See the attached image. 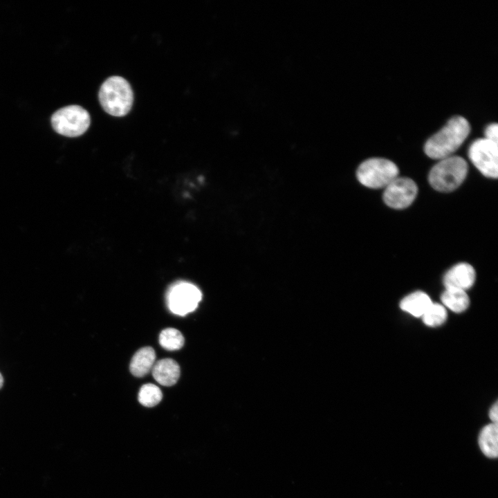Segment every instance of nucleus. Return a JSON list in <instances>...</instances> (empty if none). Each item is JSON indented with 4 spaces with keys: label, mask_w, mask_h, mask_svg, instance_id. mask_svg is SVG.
<instances>
[{
    "label": "nucleus",
    "mask_w": 498,
    "mask_h": 498,
    "mask_svg": "<svg viewBox=\"0 0 498 498\" xmlns=\"http://www.w3.org/2000/svg\"><path fill=\"white\" fill-rule=\"evenodd\" d=\"M470 131L468 121L461 116L452 117L437 133L430 138L424 145L427 156L441 160L456 151Z\"/></svg>",
    "instance_id": "f257e3e1"
},
{
    "label": "nucleus",
    "mask_w": 498,
    "mask_h": 498,
    "mask_svg": "<svg viewBox=\"0 0 498 498\" xmlns=\"http://www.w3.org/2000/svg\"><path fill=\"white\" fill-rule=\"evenodd\" d=\"M133 91L129 83L120 76H111L101 85L99 100L104 110L113 116H124L131 109Z\"/></svg>",
    "instance_id": "f03ea898"
},
{
    "label": "nucleus",
    "mask_w": 498,
    "mask_h": 498,
    "mask_svg": "<svg viewBox=\"0 0 498 498\" xmlns=\"http://www.w3.org/2000/svg\"><path fill=\"white\" fill-rule=\"evenodd\" d=\"M468 169L467 162L463 158L451 156L434 165L429 173L428 181L437 191L452 192L465 180Z\"/></svg>",
    "instance_id": "7ed1b4c3"
},
{
    "label": "nucleus",
    "mask_w": 498,
    "mask_h": 498,
    "mask_svg": "<svg viewBox=\"0 0 498 498\" xmlns=\"http://www.w3.org/2000/svg\"><path fill=\"white\" fill-rule=\"evenodd\" d=\"M399 169L392 161L372 158L362 162L356 171L359 182L369 188L386 187L398 177Z\"/></svg>",
    "instance_id": "20e7f679"
},
{
    "label": "nucleus",
    "mask_w": 498,
    "mask_h": 498,
    "mask_svg": "<svg viewBox=\"0 0 498 498\" xmlns=\"http://www.w3.org/2000/svg\"><path fill=\"white\" fill-rule=\"evenodd\" d=\"M88 111L78 105H70L57 110L51 118L55 131L67 137L83 134L90 125Z\"/></svg>",
    "instance_id": "39448f33"
},
{
    "label": "nucleus",
    "mask_w": 498,
    "mask_h": 498,
    "mask_svg": "<svg viewBox=\"0 0 498 498\" xmlns=\"http://www.w3.org/2000/svg\"><path fill=\"white\" fill-rule=\"evenodd\" d=\"M472 163L486 177L498 176V145L486 138L475 140L468 149Z\"/></svg>",
    "instance_id": "423d86ee"
},
{
    "label": "nucleus",
    "mask_w": 498,
    "mask_h": 498,
    "mask_svg": "<svg viewBox=\"0 0 498 498\" xmlns=\"http://www.w3.org/2000/svg\"><path fill=\"white\" fill-rule=\"evenodd\" d=\"M201 297V292L196 286L188 282H178L170 288L167 304L173 313L185 315L196 308Z\"/></svg>",
    "instance_id": "0eeeda50"
},
{
    "label": "nucleus",
    "mask_w": 498,
    "mask_h": 498,
    "mask_svg": "<svg viewBox=\"0 0 498 498\" xmlns=\"http://www.w3.org/2000/svg\"><path fill=\"white\" fill-rule=\"evenodd\" d=\"M417 193L418 187L413 180L397 177L385 187L383 200L390 208L403 209L413 203Z\"/></svg>",
    "instance_id": "6e6552de"
},
{
    "label": "nucleus",
    "mask_w": 498,
    "mask_h": 498,
    "mask_svg": "<svg viewBox=\"0 0 498 498\" xmlns=\"http://www.w3.org/2000/svg\"><path fill=\"white\" fill-rule=\"evenodd\" d=\"M476 273L474 268L468 263H459L448 270L443 277L445 288L465 290L472 286L475 282Z\"/></svg>",
    "instance_id": "1a4fd4ad"
},
{
    "label": "nucleus",
    "mask_w": 498,
    "mask_h": 498,
    "mask_svg": "<svg viewBox=\"0 0 498 498\" xmlns=\"http://www.w3.org/2000/svg\"><path fill=\"white\" fill-rule=\"evenodd\" d=\"M151 372L156 382L163 386L170 387L178 381L181 369L174 360L163 358L154 363Z\"/></svg>",
    "instance_id": "9d476101"
},
{
    "label": "nucleus",
    "mask_w": 498,
    "mask_h": 498,
    "mask_svg": "<svg viewBox=\"0 0 498 498\" xmlns=\"http://www.w3.org/2000/svg\"><path fill=\"white\" fill-rule=\"evenodd\" d=\"M156 353L151 347H145L138 349L131 358L129 369L136 377H143L150 371L155 363Z\"/></svg>",
    "instance_id": "9b49d317"
},
{
    "label": "nucleus",
    "mask_w": 498,
    "mask_h": 498,
    "mask_svg": "<svg viewBox=\"0 0 498 498\" xmlns=\"http://www.w3.org/2000/svg\"><path fill=\"white\" fill-rule=\"evenodd\" d=\"M432 304L429 295L422 291H416L405 297L400 302V308L414 317H422Z\"/></svg>",
    "instance_id": "f8f14e48"
},
{
    "label": "nucleus",
    "mask_w": 498,
    "mask_h": 498,
    "mask_svg": "<svg viewBox=\"0 0 498 498\" xmlns=\"http://www.w3.org/2000/svg\"><path fill=\"white\" fill-rule=\"evenodd\" d=\"M497 423L488 424L481 429L478 442L479 448L484 455L489 458H496L497 456Z\"/></svg>",
    "instance_id": "ddd939ff"
},
{
    "label": "nucleus",
    "mask_w": 498,
    "mask_h": 498,
    "mask_svg": "<svg viewBox=\"0 0 498 498\" xmlns=\"http://www.w3.org/2000/svg\"><path fill=\"white\" fill-rule=\"evenodd\" d=\"M441 299L445 306L454 313H461L467 309L470 299L465 290L445 288Z\"/></svg>",
    "instance_id": "4468645a"
},
{
    "label": "nucleus",
    "mask_w": 498,
    "mask_h": 498,
    "mask_svg": "<svg viewBox=\"0 0 498 498\" xmlns=\"http://www.w3.org/2000/svg\"><path fill=\"white\" fill-rule=\"evenodd\" d=\"M184 342L185 340L182 333L174 328H167L163 330L159 335L160 346L169 351L181 349Z\"/></svg>",
    "instance_id": "2eb2a0df"
},
{
    "label": "nucleus",
    "mask_w": 498,
    "mask_h": 498,
    "mask_svg": "<svg viewBox=\"0 0 498 498\" xmlns=\"http://www.w3.org/2000/svg\"><path fill=\"white\" fill-rule=\"evenodd\" d=\"M163 398L160 389L151 383L142 385L138 393V401L141 405L152 407L158 404Z\"/></svg>",
    "instance_id": "dca6fc26"
},
{
    "label": "nucleus",
    "mask_w": 498,
    "mask_h": 498,
    "mask_svg": "<svg viewBox=\"0 0 498 498\" xmlns=\"http://www.w3.org/2000/svg\"><path fill=\"white\" fill-rule=\"evenodd\" d=\"M421 317L425 325L437 326L446 320L447 311L443 305L432 303Z\"/></svg>",
    "instance_id": "f3484780"
},
{
    "label": "nucleus",
    "mask_w": 498,
    "mask_h": 498,
    "mask_svg": "<svg viewBox=\"0 0 498 498\" xmlns=\"http://www.w3.org/2000/svg\"><path fill=\"white\" fill-rule=\"evenodd\" d=\"M485 138L498 142V125L497 123L488 124L485 129Z\"/></svg>",
    "instance_id": "a211bd4d"
},
{
    "label": "nucleus",
    "mask_w": 498,
    "mask_h": 498,
    "mask_svg": "<svg viewBox=\"0 0 498 498\" xmlns=\"http://www.w3.org/2000/svg\"><path fill=\"white\" fill-rule=\"evenodd\" d=\"M498 407L497 402H496L489 410V418L493 423H497L498 419Z\"/></svg>",
    "instance_id": "6ab92c4d"
},
{
    "label": "nucleus",
    "mask_w": 498,
    "mask_h": 498,
    "mask_svg": "<svg viewBox=\"0 0 498 498\" xmlns=\"http://www.w3.org/2000/svg\"><path fill=\"white\" fill-rule=\"evenodd\" d=\"M3 384V378L1 374L0 373V389L2 387Z\"/></svg>",
    "instance_id": "aec40b11"
}]
</instances>
